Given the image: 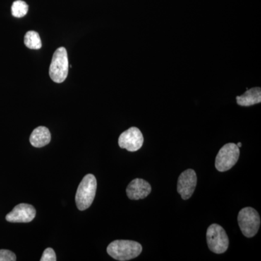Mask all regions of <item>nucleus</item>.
<instances>
[{"label":"nucleus","mask_w":261,"mask_h":261,"mask_svg":"<svg viewBox=\"0 0 261 261\" xmlns=\"http://www.w3.org/2000/svg\"><path fill=\"white\" fill-rule=\"evenodd\" d=\"M142 251L141 244L132 240H115L107 247L108 255L115 260L120 261L135 258L140 255Z\"/></svg>","instance_id":"obj_1"},{"label":"nucleus","mask_w":261,"mask_h":261,"mask_svg":"<svg viewBox=\"0 0 261 261\" xmlns=\"http://www.w3.org/2000/svg\"><path fill=\"white\" fill-rule=\"evenodd\" d=\"M97 187V179L93 174L84 176L75 194V203L79 210L85 211L90 207L95 197Z\"/></svg>","instance_id":"obj_2"},{"label":"nucleus","mask_w":261,"mask_h":261,"mask_svg":"<svg viewBox=\"0 0 261 261\" xmlns=\"http://www.w3.org/2000/svg\"><path fill=\"white\" fill-rule=\"evenodd\" d=\"M68 53L65 47H59L53 54L49 73L51 80L56 83H63L68 74Z\"/></svg>","instance_id":"obj_3"},{"label":"nucleus","mask_w":261,"mask_h":261,"mask_svg":"<svg viewBox=\"0 0 261 261\" xmlns=\"http://www.w3.org/2000/svg\"><path fill=\"white\" fill-rule=\"evenodd\" d=\"M238 224L246 238H253L260 226V218L256 210L251 207H244L238 215Z\"/></svg>","instance_id":"obj_4"},{"label":"nucleus","mask_w":261,"mask_h":261,"mask_svg":"<svg viewBox=\"0 0 261 261\" xmlns=\"http://www.w3.org/2000/svg\"><path fill=\"white\" fill-rule=\"evenodd\" d=\"M206 237L211 251L216 254H222L227 250L229 240L222 226L216 224L211 225L207 228Z\"/></svg>","instance_id":"obj_5"},{"label":"nucleus","mask_w":261,"mask_h":261,"mask_svg":"<svg viewBox=\"0 0 261 261\" xmlns=\"http://www.w3.org/2000/svg\"><path fill=\"white\" fill-rule=\"evenodd\" d=\"M240 147L234 143H228L223 146L216 158V169L220 172H225L236 164L240 158Z\"/></svg>","instance_id":"obj_6"},{"label":"nucleus","mask_w":261,"mask_h":261,"mask_svg":"<svg viewBox=\"0 0 261 261\" xmlns=\"http://www.w3.org/2000/svg\"><path fill=\"white\" fill-rule=\"evenodd\" d=\"M144 137L142 132L137 127H130L120 135L118 145L122 149L129 152H136L142 147Z\"/></svg>","instance_id":"obj_7"},{"label":"nucleus","mask_w":261,"mask_h":261,"mask_svg":"<svg viewBox=\"0 0 261 261\" xmlns=\"http://www.w3.org/2000/svg\"><path fill=\"white\" fill-rule=\"evenodd\" d=\"M197 182V175L194 170L187 169L181 173L178 179L177 191L183 200H188L192 197Z\"/></svg>","instance_id":"obj_8"},{"label":"nucleus","mask_w":261,"mask_h":261,"mask_svg":"<svg viewBox=\"0 0 261 261\" xmlns=\"http://www.w3.org/2000/svg\"><path fill=\"white\" fill-rule=\"evenodd\" d=\"M37 211L34 206L27 203H20L15 206L13 210L7 215L6 219L10 223H29L35 218Z\"/></svg>","instance_id":"obj_9"},{"label":"nucleus","mask_w":261,"mask_h":261,"mask_svg":"<svg viewBox=\"0 0 261 261\" xmlns=\"http://www.w3.org/2000/svg\"><path fill=\"white\" fill-rule=\"evenodd\" d=\"M152 191L148 182L142 178H135L126 188V194L130 200H138L145 198Z\"/></svg>","instance_id":"obj_10"},{"label":"nucleus","mask_w":261,"mask_h":261,"mask_svg":"<svg viewBox=\"0 0 261 261\" xmlns=\"http://www.w3.org/2000/svg\"><path fill=\"white\" fill-rule=\"evenodd\" d=\"M31 144L34 147L40 148L48 145L51 141V134L45 126H39L33 130L30 136Z\"/></svg>","instance_id":"obj_11"},{"label":"nucleus","mask_w":261,"mask_h":261,"mask_svg":"<svg viewBox=\"0 0 261 261\" xmlns=\"http://www.w3.org/2000/svg\"><path fill=\"white\" fill-rule=\"evenodd\" d=\"M239 106L244 107L254 106L261 102V89L260 87H254L248 89L241 96L236 97Z\"/></svg>","instance_id":"obj_12"},{"label":"nucleus","mask_w":261,"mask_h":261,"mask_svg":"<svg viewBox=\"0 0 261 261\" xmlns=\"http://www.w3.org/2000/svg\"><path fill=\"white\" fill-rule=\"evenodd\" d=\"M24 44L31 49H39L42 45L40 36L34 31H29L25 34Z\"/></svg>","instance_id":"obj_13"},{"label":"nucleus","mask_w":261,"mask_h":261,"mask_svg":"<svg viewBox=\"0 0 261 261\" xmlns=\"http://www.w3.org/2000/svg\"><path fill=\"white\" fill-rule=\"evenodd\" d=\"M12 15L15 18H23L29 11V5L22 0H16L13 3L11 8Z\"/></svg>","instance_id":"obj_14"},{"label":"nucleus","mask_w":261,"mask_h":261,"mask_svg":"<svg viewBox=\"0 0 261 261\" xmlns=\"http://www.w3.org/2000/svg\"><path fill=\"white\" fill-rule=\"evenodd\" d=\"M41 261H56L57 257L56 252L51 247H48L43 252V255L40 259Z\"/></svg>","instance_id":"obj_15"},{"label":"nucleus","mask_w":261,"mask_h":261,"mask_svg":"<svg viewBox=\"0 0 261 261\" xmlns=\"http://www.w3.org/2000/svg\"><path fill=\"white\" fill-rule=\"evenodd\" d=\"M16 255L8 250H0V261H15Z\"/></svg>","instance_id":"obj_16"},{"label":"nucleus","mask_w":261,"mask_h":261,"mask_svg":"<svg viewBox=\"0 0 261 261\" xmlns=\"http://www.w3.org/2000/svg\"><path fill=\"white\" fill-rule=\"evenodd\" d=\"M238 145V147H242V143H241V142H239V143H238V145Z\"/></svg>","instance_id":"obj_17"}]
</instances>
